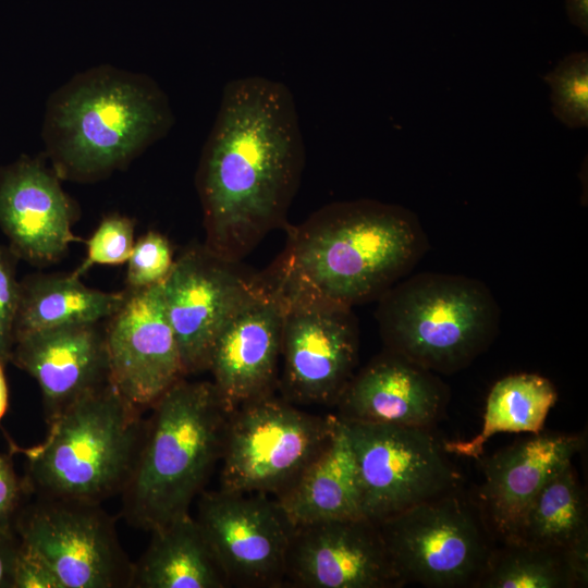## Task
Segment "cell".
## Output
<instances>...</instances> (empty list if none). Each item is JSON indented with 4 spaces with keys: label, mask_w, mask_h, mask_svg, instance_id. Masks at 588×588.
I'll return each mask as SVG.
<instances>
[{
    "label": "cell",
    "mask_w": 588,
    "mask_h": 588,
    "mask_svg": "<svg viewBox=\"0 0 588 588\" xmlns=\"http://www.w3.org/2000/svg\"><path fill=\"white\" fill-rule=\"evenodd\" d=\"M448 389L432 371L387 351L354 373L335 402L339 418L428 428L444 411Z\"/></svg>",
    "instance_id": "cell-20"
},
{
    "label": "cell",
    "mask_w": 588,
    "mask_h": 588,
    "mask_svg": "<svg viewBox=\"0 0 588 588\" xmlns=\"http://www.w3.org/2000/svg\"><path fill=\"white\" fill-rule=\"evenodd\" d=\"M264 286L228 321L209 356L211 381L229 412L272 394L281 362L285 302Z\"/></svg>",
    "instance_id": "cell-16"
},
{
    "label": "cell",
    "mask_w": 588,
    "mask_h": 588,
    "mask_svg": "<svg viewBox=\"0 0 588 588\" xmlns=\"http://www.w3.org/2000/svg\"><path fill=\"white\" fill-rule=\"evenodd\" d=\"M60 180L40 157L0 168V229L17 258L34 266L57 262L78 240L76 208Z\"/></svg>",
    "instance_id": "cell-17"
},
{
    "label": "cell",
    "mask_w": 588,
    "mask_h": 588,
    "mask_svg": "<svg viewBox=\"0 0 588 588\" xmlns=\"http://www.w3.org/2000/svg\"><path fill=\"white\" fill-rule=\"evenodd\" d=\"M558 400L553 383L537 373H514L498 380L486 403L482 428L473 439L445 441L446 453L478 458L485 443L500 432H542Z\"/></svg>",
    "instance_id": "cell-24"
},
{
    "label": "cell",
    "mask_w": 588,
    "mask_h": 588,
    "mask_svg": "<svg viewBox=\"0 0 588 588\" xmlns=\"http://www.w3.org/2000/svg\"><path fill=\"white\" fill-rule=\"evenodd\" d=\"M173 123L170 100L154 78L101 64L49 96L41 137L61 180L88 183L125 168Z\"/></svg>",
    "instance_id": "cell-3"
},
{
    "label": "cell",
    "mask_w": 588,
    "mask_h": 588,
    "mask_svg": "<svg viewBox=\"0 0 588 588\" xmlns=\"http://www.w3.org/2000/svg\"><path fill=\"white\" fill-rule=\"evenodd\" d=\"M126 291L103 292L87 287L72 273H35L20 281L14 323L17 338L52 328L99 323L123 304Z\"/></svg>",
    "instance_id": "cell-23"
},
{
    "label": "cell",
    "mask_w": 588,
    "mask_h": 588,
    "mask_svg": "<svg viewBox=\"0 0 588 588\" xmlns=\"http://www.w3.org/2000/svg\"><path fill=\"white\" fill-rule=\"evenodd\" d=\"M336 421L273 394L238 406L226 422L220 489L278 497L326 446Z\"/></svg>",
    "instance_id": "cell-7"
},
{
    "label": "cell",
    "mask_w": 588,
    "mask_h": 588,
    "mask_svg": "<svg viewBox=\"0 0 588 588\" xmlns=\"http://www.w3.org/2000/svg\"><path fill=\"white\" fill-rule=\"evenodd\" d=\"M284 584L299 588L403 586L378 525L363 516L294 526Z\"/></svg>",
    "instance_id": "cell-15"
},
{
    "label": "cell",
    "mask_w": 588,
    "mask_h": 588,
    "mask_svg": "<svg viewBox=\"0 0 588 588\" xmlns=\"http://www.w3.org/2000/svg\"><path fill=\"white\" fill-rule=\"evenodd\" d=\"M377 319L387 351L434 373L469 366L497 338L500 308L480 280L420 272L379 299Z\"/></svg>",
    "instance_id": "cell-6"
},
{
    "label": "cell",
    "mask_w": 588,
    "mask_h": 588,
    "mask_svg": "<svg viewBox=\"0 0 588 588\" xmlns=\"http://www.w3.org/2000/svg\"><path fill=\"white\" fill-rule=\"evenodd\" d=\"M566 12L569 21L587 35L588 0H566Z\"/></svg>",
    "instance_id": "cell-34"
},
{
    "label": "cell",
    "mask_w": 588,
    "mask_h": 588,
    "mask_svg": "<svg viewBox=\"0 0 588 588\" xmlns=\"http://www.w3.org/2000/svg\"><path fill=\"white\" fill-rule=\"evenodd\" d=\"M237 264L204 245L193 247L175 259L161 283L185 376L208 369L219 333L265 284L264 275H250Z\"/></svg>",
    "instance_id": "cell-12"
},
{
    "label": "cell",
    "mask_w": 588,
    "mask_h": 588,
    "mask_svg": "<svg viewBox=\"0 0 588 588\" xmlns=\"http://www.w3.org/2000/svg\"><path fill=\"white\" fill-rule=\"evenodd\" d=\"M134 221L120 213L106 216L86 241V257L73 272L83 275L95 265L117 266L126 262L134 246Z\"/></svg>",
    "instance_id": "cell-28"
},
{
    "label": "cell",
    "mask_w": 588,
    "mask_h": 588,
    "mask_svg": "<svg viewBox=\"0 0 588 588\" xmlns=\"http://www.w3.org/2000/svg\"><path fill=\"white\" fill-rule=\"evenodd\" d=\"M543 79L551 88L552 111L571 128L588 125V54L573 52Z\"/></svg>",
    "instance_id": "cell-27"
},
{
    "label": "cell",
    "mask_w": 588,
    "mask_h": 588,
    "mask_svg": "<svg viewBox=\"0 0 588 588\" xmlns=\"http://www.w3.org/2000/svg\"><path fill=\"white\" fill-rule=\"evenodd\" d=\"M133 565L131 587L224 588L229 586L196 518L181 516L152 531Z\"/></svg>",
    "instance_id": "cell-22"
},
{
    "label": "cell",
    "mask_w": 588,
    "mask_h": 588,
    "mask_svg": "<svg viewBox=\"0 0 588 588\" xmlns=\"http://www.w3.org/2000/svg\"><path fill=\"white\" fill-rule=\"evenodd\" d=\"M585 541L587 501L569 462L553 473L537 493L514 543L567 551Z\"/></svg>",
    "instance_id": "cell-25"
},
{
    "label": "cell",
    "mask_w": 588,
    "mask_h": 588,
    "mask_svg": "<svg viewBox=\"0 0 588 588\" xmlns=\"http://www.w3.org/2000/svg\"><path fill=\"white\" fill-rule=\"evenodd\" d=\"M275 499L293 526L363 516L355 462L339 417L326 446Z\"/></svg>",
    "instance_id": "cell-21"
},
{
    "label": "cell",
    "mask_w": 588,
    "mask_h": 588,
    "mask_svg": "<svg viewBox=\"0 0 588 588\" xmlns=\"http://www.w3.org/2000/svg\"><path fill=\"white\" fill-rule=\"evenodd\" d=\"M304 163L289 87L264 76L229 82L196 172L204 246L232 262L249 254L285 223Z\"/></svg>",
    "instance_id": "cell-1"
},
{
    "label": "cell",
    "mask_w": 588,
    "mask_h": 588,
    "mask_svg": "<svg viewBox=\"0 0 588 588\" xmlns=\"http://www.w3.org/2000/svg\"><path fill=\"white\" fill-rule=\"evenodd\" d=\"M17 259L9 246L0 245V359L4 364L10 362L14 346V323L20 299Z\"/></svg>",
    "instance_id": "cell-30"
},
{
    "label": "cell",
    "mask_w": 588,
    "mask_h": 588,
    "mask_svg": "<svg viewBox=\"0 0 588 588\" xmlns=\"http://www.w3.org/2000/svg\"><path fill=\"white\" fill-rule=\"evenodd\" d=\"M13 588H63V586L47 562L21 541L13 573Z\"/></svg>",
    "instance_id": "cell-31"
},
{
    "label": "cell",
    "mask_w": 588,
    "mask_h": 588,
    "mask_svg": "<svg viewBox=\"0 0 588 588\" xmlns=\"http://www.w3.org/2000/svg\"><path fill=\"white\" fill-rule=\"evenodd\" d=\"M21 539L12 530L0 531V588H13V573Z\"/></svg>",
    "instance_id": "cell-33"
},
{
    "label": "cell",
    "mask_w": 588,
    "mask_h": 588,
    "mask_svg": "<svg viewBox=\"0 0 588 588\" xmlns=\"http://www.w3.org/2000/svg\"><path fill=\"white\" fill-rule=\"evenodd\" d=\"M427 250V234L411 210L372 199L340 201L290 226L265 277L286 304L352 308L379 299Z\"/></svg>",
    "instance_id": "cell-2"
},
{
    "label": "cell",
    "mask_w": 588,
    "mask_h": 588,
    "mask_svg": "<svg viewBox=\"0 0 588 588\" xmlns=\"http://www.w3.org/2000/svg\"><path fill=\"white\" fill-rule=\"evenodd\" d=\"M474 587H578L566 551L526 543L492 549Z\"/></svg>",
    "instance_id": "cell-26"
},
{
    "label": "cell",
    "mask_w": 588,
    "mask_h": 588,
    "mask_svg": "<svg viewBox=\"0 0 588 588\" xmlns=\"http://www.w3.org/2000/svg\"><path fill=\"white\" fill-rule=\"evenodd\" d=\"M42 442L15 451L26 457V486L41 499L100 504L122 491L145 421L108 382L51 420Z\"/></svg>",
    "instance_id": "cell-5"
},
{
    "label": "cell",
    "mask_w": 588,
    "mask_h": 588,
    "mask_svg": "<svg viewBox=\"0 0 588 588\" xmlns=\"http://www.w3.org/2000/svg\"><path fill=\"white\" fill-rule=\"evenodd\" d=\"M122 489L131 523L152 531L189 514L220 461L231 412L209 381L182 378L150 408Z\"/></svg>",
    "instance_id": "cell-4"
},
{
    "label": "cell",
    "mask_w": 588,
    "mask_h": 588,
    "mask_svg": "<svg viewBox=\"0 0 588 588\" xmlns=\"http://www.w3.org/2000/svg\"><path fill=\"white\" fill-rule=\"evenodd\" d=\"M10 362L38 383L47 421L109 382L105 329L72 324L17 338Z\"/></svg>",
    "instance_id": "cell-18"
},
{
    "label": "cell",
    "mask_w": 588,
    "mask_h": 588,
    "mask_svg": "<svg viewBox=\"0 0 588 588\" xmlns=\"http://www.w3.org/2000/svg\"><path fill=\"white\" fill-rule=\"evenodd\" d=\"M16 528L63 588L131 587L133 564L100 504L40 498L20 515Z\"/></svg>",
    "instance_id": "cell-10"
},
{
    "label": "cell",
    "mask_w": 588,
    "mask_h": 588,
    "mask_svg": "<svg viewBox=\"0 0 588 588\" xmlns=\"http://www.w3.org/2000/svg\"><path fill=\"white\" fill-rule=\"evenodd\" d=\"M107 321L109 382L125 402L143 413L185 378L161 283L127 289L123 304Z\"/></svg>",
    "instance_id": "cell-13"
},
{
    "label": "cell",
    "mask_w": 588,
    "mask_h": 588,
    "mask_svg": "<svg viewBox=\"0 0 588 588\" xmlns=\"http://www.w3.org/2000/svg\"><path fill=\"white\" fill-rule=\"evenodd\" d=\"M341 420L355 462L365 518L377 524L456 489L458 474L430 429Z\"/></svg>",
    "instance_id": "cell-9"
},
{
    "label": "cell",
    "mask_w": 588,
    "mask_h": 588,
    "mask_svg": "<svg viewBox=\"0 0 588 588\" xmlns=\"http://www.w3.org/2000/svg\"><path fill=\"white\" fill-rule=\"evenodd\" d=\"M174 261L169 240L157 231H148L135 241L127 260V289L140 290L162 283Z\"/></svg>",
    "instance_id": "cell-29"
},
{
    "label": "cell",
    "mask_w": 588,
    "mask_h": 588,
    "mask_svg": "<svg viewBox=\"0 0 588 588\" xmlns=\"http://www.w3.org/2000/svg\"><path fill=\"white\" fill-rule=\"evenodd\" d=\"M197 523L229 585H284L294 526L277 499L260 492L201 491Z\"/></svg>",
    "instance_id": "cell-11"
},
{
    "label": "cell",
    "mask_w": 588,
    "mask_h": 588,
    "mask_svg": "<svg viewBox=\"0 0 588 588\" xmlns=\"http://www.w3.org/2000/svg\"><path fill=\"white\" fill-rule=\"evenodd\" d=\"M285 307L281 344L284 399L335 404L358 359V328L352 308L286 303Z\"/></svg>",
    "instance_id": "cell-14"
},
{
    "label": "cell",
    "mask_w": 588,
    "mask_h": 588,
    "mask_svg": "<svg viewBox=\"0 0 588 588\" xmlns=\"http://www.w3.org/2000/svg\"><path fill=\"white\" fill-rule=\"evenodd\" d=\"M5 364L0 359V421L8 408V387L3 366Z\"/></svg>",
    "instance_id": "cell-35"
},
{
    "label": "cell",
    "mask_w": 588,
    "mask_h": 588,
    "mask_svg": "<svg viewBox=\"0 0 588 588\" xmlns=\"http://www.w3.org/2000/svg\"><path fill=\"white\" fill-rule=\"evenodd\" d=\"M585 446L583 434L538 433L506 446L483 464L481 515L503 543L517 540L532 500L550 476Z\"/></svg>",
    "instance_id": "cell-19"
},
{
    "label": "cell",
    "mask_w": 588,
    "mask_h": 588,
    "mask_svg": "<svg viewBox=\"0 0 588 588\" xmlns=\"http://www.w3.org/2000/svg\"><path fill=\"white\" fill-rule=\"evenodd\" d=\"M23 485L10 460L0 453V531L12 530V522L19 509Z\"/></svg>",
    "instance_id": "cell-32"
},
{
    "label": "cell",
    "mask_w": 588,
    "mask_h": 588,
    "mask_svg": "<svg viewBox=\"0 0 588 588\" xmlns=\"http://www.w3.org/2000/svg\"><path fill=\"white\" fill-rule=\"evenodd\" d=\"M377 525L403 585L474 586L493 549L482 515L456 489Z\"/></svg>",
    "instance_id": "cell-8"
}]
</instances>
